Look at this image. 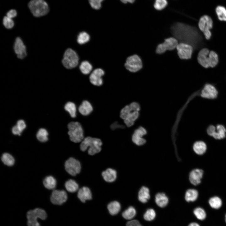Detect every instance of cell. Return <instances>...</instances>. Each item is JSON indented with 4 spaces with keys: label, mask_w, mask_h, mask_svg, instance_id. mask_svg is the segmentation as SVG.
<instances>
[{
    "label": "cell",
    "mask_w": 226,
    "mask_h": 226,
    "mask_svg": "<svg viewBox=\"0 0 226 226\" xmlns=\"http://www.w3.org/2000/svg\"><path fill=\"white\" fill-rule=\"evenodd\" d=\"M170 30L172 34L179 43H185L191 46L193 44L194 32L193 27L178 22L173 24Z\"/></svg>",
    "instance_id": "obj_1"
},
{
    "label": "cell",
    "mask_w": 226,
    "mask_h": 226,
    "mask_svg": "<svg viewBox=\"0 0 226 226\" xmlns=\"http://www.w3.org/2000/svg\"><path fill=\"white\" fill-rule=\"evenodd\" d=\"M197 60L198 63L203 67H214L218 62V57L214 51H209L207 48H204L199 51Z\"/></svg>",
    "instance_id": "obj_2"
},
{
    "label": "cell",
    "mask_w": 226,
    "mask_h": 226,
    "mask_svg": "<svg viewBox=\"0 0 226 226\" xmlns=\"http://www.w3.org/2000/svg\"><path fill=\"white\" fill-rule=\"evenodd\" d=\"M102 144L100 139L88 137L82 141L80 145V148L82 151H84L89 148L88 153L89 155H92L101 151Z\"/></svg>",
    "instance_id": "obj_3"
},
{
    "label": "cell",
    "mask_w": 226,
    "mask_h": 226,
    "mask_svg": "<svg viewBox=\"0 0 226 226\" xmlns=\"http://www.w3.org/2000/svg\"><path fill=\"white\" fill-rule=\"evenodd\" d=\"M27 226H41L38 220H46L47 218V214L43 209L36 208L30 210L26 213Z\"/></svg>",
    "instance_id": "obj_4"
},
{
    "label": "cell",
    "mask_w": 226,
    "mask_h": 226,
    "mask_svg": "<svg viewBox=\"0 0 226 226\" xmlns=\"http://www.w3.org/2000/svg\"><path fill=\"white\" fill-rule=\"evenodd\" d=\"M28 6L33 15L36 17L45 15L49 11L48 4L44 0H31Z\"/></svg>",
    "instance_id": "obj_5"
},
{
    "label": "cell",
    "mask_w": 226,
    "mask_h": 226,
    "mask_svg": "<svg viewBox=\"0 0 226 226\" xmlns=\"http://www.w3.org/2000/svg\"><path fill=\"white\" fill-rule=\"evenodd\" d=\"M68 134L72 142L79 143L83 139V132L82 126L78 122H71L68 125Z\"/></svg>",
    "instance_id": "obj_6"
},
{
    "label": "cell",
    "mask_w": 226,
    "mask_h": 226,
    "mask_svg": "<svg viewBox=\"0 0 226 226\" xmlns=\"http://www.w3.org/2000/svg\"><path fill=\"white\" fill-rule=\"evenodd\" d=\"M79 58L76 52L71 48L65 51L62 63L66 68L71 69L77 67L78 63Z\"/></svg>",
    "instance_id": "obj_7"
},
{
    "label": "cell",
    "mask_w": 226,
    "mask_h": 226,
    "mask_svg": "<svg viewBox=\"0 0 226 226\" xmlns=\"http://www.w3.org/2000/svg\"><path fill=\"white\" fill-rule=\"evenodd\" d=\"M213 21L209 16L204 15L200 19L198 24L200 30L203 33L205 38L209 40L211 38L212 34L210 30L213 27Z\"/></svg>",
    "instance_id": "obj_8"
},
{
    "label": "cell",
    "mask_w": 226,
    "mask_h": 226,
    "mask_svg": "<svg viewBox=\"0 0 226 226\" xmlns=\"http://www.w3.org/2000/svg\"><path fill=\"white\" fill-rule=\"evenodd\" d=\"M126 68L132 73H135L140 70L143 67L141 58L134 54L128 57L124 64Z\"/></svg>",
    "instance_id": "obj_9"
},
{
    "label": "cell",
    "mask_w": 226,
    "mask_h": 226,
    "mask_svg": "<svg viewBox=\"0 0 226 226\" xmlns=\"http://www.w3.org/2000/svg\"><path fill=\"white\" fill-rule=\"evenodd\" d=\"M179 42L174 37H170L164 39V41L158 44L156 49L157 54H161L166 51H172L176 48Z\"/></svg>",
    "instance_id": "obj_10"
},
{
    "label": "cell",
    "mask_w": 226,
    "mask_h": 226,
    "mask_svg": "<svg viewBox=\"0 0 226 226\" xmlns=\"http://www.w3.org/2000/svg\"><path fill=\"white\" fill-rule=\"evenodd\" d=\"M176 48L178 55L180 59L187 60L191 58L193 51V48L191 45L185 43H179Z\"/></svg>",
    "instance_id": "obj_11"
},
{
    "label": "cell",
    "mask_w": 226,
    "mask_h": 226,
    "mask_svg": "<svg viewBox=\"0 0 226 226\" xmlns=\"http://www.w3.org/2000/svg\"><path fill=\"white\" fill-rule=\"evenodd\" d=\"M65 169L67 172L72 176L79 173L81 169L80 162L73 158H70L65 162Z\"/></svg>",
    "instance_id": "obj_12"
},
{
    "label": "cell",
    "mask_w": 226,
    "mask_h": 226,
    "mask_svg": "<svg viewBox=\"0 0 226 226\" xmlns=\"http://www.w3.org/2000/svg\"><path fill=\"white\" fill-rule=\"evenodd\" d=\"M147 133L146 129L142 127H140L134 132L132 138V140L133 143L137 146H141L144 145L147 142L146 139L143 137Z\"/></svg>",
    "instance_id": "obj_13"
},
{
    "label": "cell",
    "mask_w": 226,
    "mask_h": 226,
    "mask_svg": "<svg viewBox=\"0 0 226 226\" xmlns=\"http://www.w3.org/2000/svg\"><path fill=\"white\" fill-rule=\"evenodd\" d=\"M67 198V195L64 190H54L52 193L51 201L56 205H61L65 202Z\"/></svg>",
    "instance_id": "obj_14"
},
{
    "label": "cell",
    "mask_w": 226,
    "mask_h": 226,
    "mask_svg": "<svg viewBox=\"0 0 226 226\" xmlns=\"http://www.w3.org/2000/svg\"><path fill=\"white\" fill-rule=\"evenodd\" d=\"M204 174L203 170L199 168L192 170L189 175V179L191 183L194 186L200 184L202 181Z\"/></svg>",
    "instance_id": "obj_15"
},
{
    "label": "cell",
    "mask_w": 226,
    "mask_h": 226,
    "mask_svg": "<svg viewBox=\"0 0 226 226\" xmlns=\"http://www.w3.org/2000/svg\"><path fill=\"white\" fill-rule=\"evenodd\" d=\"M218 94V91L214 86L207 84L202 90L201 95L203 98L213 99L217 97Z\"/></svg>",
    "instance_id": "obj_16"
},
{
    "label": "cell",
    "mask_w": 226,
    "mask_h": 226,
    "mask_svg": "<svg viewBox=\"0 0 226 226\" xmlns=\"http://www.w3.org/2000/svg\"><path fill=\"white\" fill-rule=\"evenodd\" d=\"M104 74V71L100 68L94 69L91 73L89 77L90 83L94 85H101L103 83L102 77Z\"/></svg>",
    "instance_id": "obj_17"
},
{
    "label": "cell",
    "mask_w": 226,
    "mask_h": 226,
    "mask_svg": "<svg viewBox=\"0 0 226 226\" xmlns=\"http://www.w3.org/2000/svg\"><path fill=\"white\" fill-rule=\"evenodd\" d=\"M14 49L17 57L20 59L24 58L26 56V47L19 37H17L15 40Z\"/></svg>",
    "instance_id": "obj_18"
},
{
    "label": "cell",
    "mask_w": 226,
    "mask_h": 226,
    "mask_svg": "<svg viewBox=\"0 0 226 226\" xmlns=\"http://www.w3.org/2000/svg\"><path fill=\"white\" fill-rule=\"evenodd\" d=\"M151 197L150 190L147 186H143L139 190L137 194V198L139 202L146 204Z\"/></svg>",
    "instance_id": "obj_19"
},
{
    "label": "cell",
    "mask_w": 226,
    "mask_h": 226,
    "mask_svg": "<svg viewBox=\"0 0 226 226\" xmlns=\"http://www.w3.org/2000/svg\"><path fill=\"white\" fill-rule=\"evenodd\" d=\"M154 201L155 204L158 207L161 208H164L168 204L169 199L165 193L159 192L155 195Z\"/></svg>",
    "instance_id": "obj_20"
},
{
    "label": "cell",
    "mask_w": 226,
    "mask_h": 226,
    "mask_svg": "<svg viewBox=\"0 0 226 226\" xmlns=\"http://www.w3.org/2000/svg\"><path fill=\"white\" fill-rule=\"evenodd\" d=\"M192 148L195 153L199 155L204 154L207 149L206 143L202 140L197 141L195 142L193 144Z\"/></svg>",
    "instance_id": "obj_21"
},
{
    "label": "cell",
    "mask_w": 226,
    "mask_h": 226,
    "mask_svg": "<svg viewBox=\"0 0 226 226\" xmlns=\"http://www.w3.org/2000/svg\"><path fill=\"white\" fill-rule=\"evenodd\" d=\"M78 197L83 202H84L87 200L92 199V195L90 190L87 187H83L80 189L78 192Z\"/></svg>",
    "instance_id": "obj_22"
},
{
    "label": "cell",
    "mask_w": 226,
    "mask_h": 226,
    "mask_svg": "<svg viewBox=\"0 0 226 226\" xmlns=\"http://www.w3.org/2000/svg\"><path fill=\"white\" fill-rule=\"evenodd\" d=\"M199 196L198 191L194 188H190L187 189L185 194V199L188 203L196 201Z\"/></svg>",
    "instance_id": "obj_23"
},
{
    "label": "cell",
    "mask_w": 226,
    "mask_h": 226,
    "mask_svg": "<svg viewBox=\"0 0 226 226\" xmlns=\"http://www.w3.org/2000/svg\"><path fill=\"white\" fill-rule=\"evenodd\" d=\"M138 111H134L131 109L124 120V122L127 126L130 127L133 125L134 121L138 118Z\"/></svg>",
    "instance_id": "obj_24"
},
{
    "label": "cell",
    "mask_w": 226,
    "mask_h": 226,
    "mask_svg": "<svg viewBox=\"0 0 226 226\" xmlns=\"http://www.w3.org/2000/svg\"><path fill=\"white\" fill-rule=\"evenodd\" d=\"M102 175L105 181L111 182L116 180L117 177V172L114 169L108 168L102 172Z\"/></svg>",
    "instance_id": "obj_25"
},
{
    "label": "cell",
    "mask_w": 226,
    "mask_h": 226,
    "mask_svg": "<svg viewBox=\"0 0 226 226\" xmlns=\"http://www.w3.org/2000/svg\"><path fill=\"white\" fill-rule=\"evenodd\" d=\"M79 112L82 115L87 116L93 110V107L90 103L88 101H83L78 108Z\"/></svg>",
    "instance_id": "obj_26"
},
{
    "label": "cell",
    "mask_w": 226,
    "mask_h": 226,
    "mask_svg": "<svg viewBox=\"0 0 226 226\" xmlns=\"http://www.w3.org/2000/svg\"><path fill=\"white\" fill-rule=\"evenodd\" d=\"M208 202L210 207L215 209L220 208L223 204L221 199L217 196L211 197L208 200Z\"/></svg>",
    "instance_id": "obj_27"
},
{
    "label": "cell",
    "mask_w": 226,
    "mask_h": 226,
    "mask_svg": "<svg viewBox=\"0 0 226 226\" xmlns=\"http://www.w3.org/2000/svg\"><path fill=\"white\" fill-rule=\"evenodd\" d=\"M121 208L120 203L116 201L110 202L107 206V208L109 212L112 215L117 214L120 211Z\"/></svg>",
    "instance_id": "obj_28"
},
{
    "label": "cell",
    "mask_w": 226,
    "mask_h": 226,
    "mask_svg": "<svg viewBox=\"0 0 226 226\" xmlns=\"http://www.w3.org/2000/svg\"><path fill=\"white\" fill-rule=\"evenodd\" d=\"M79 68L83 74L87 75L90 73L93 67L88 61H84L81 63L79 66Z\"/></svg>",
    "instance_id": "obj_29"
},
{
    "label": "cell",
    "mask_w": 226,
    "mask_h": 226,
    "mask_svg": "<svg viewBox=\"0 0 226 226\" xmlns=\"http://www.w3.org/2000/svg\"><path fill=\"white\" fill-rule=\"evenodd\" d=\"M43 182L45 187L50 190L54 189L56 185V180L53 177L51 176L45 178Z\"/></svg>",
    "instance_id": "obj_30"
},
{
    "label": "cell",
    "mask_w": 226,
    "mask_h": 226,
    "mask_svg": "<svg viewBox=\"0 0 226 226\" xmlns=\"http://www.w3.org/2000/svg\"><path fill=\"white\" fill-rule=\"evenodd\" d=\"M65 187L68 191L74 192L78 189L79 186L77 183L74 180L70 179L65 183Z\"/></svg>",
    "instance_id": "obj_31"
},
{
    "label": "cell",
    "mask_w": 226,
    "mask_h": 226,
    "mask_svg": "<svg viewBox=\"0 0 226 226\" xmlns=\"http://www.w3.org/2000/svg\"><path fill=\"white\" fill-rule=\"evenodd\" d=\"M136 213V211L135 208L131 206L123 212L122 216L126 219L131 220L134 217Z\"/></svg>",
    "instance_id": "obj_32"
},
{
    "label": "cell",
    "mask_w": 226,
    "mask_h": 226,
    "mask_svg": "<svg viewBox=\"0 0 226 226\" xmlns=\"http://www.w3.org/2000/svg\"><path fill=\"white\" fill-rule=\"evenodd\" d=\"M215 12L218 19L221 21H226V8L219 5L216 7Z\"/></svg>",
    "instance_id": "obj_33"
},
{
    "label": "cell",
    "mask_w": 226,
    "mask_h": 226,
    "mask_svg": "<svg viewBox=\"0 0 226 226\" xmlns=\"http://www.w3.org/2000/svg\"><path fill=\"white\" fill-rule=\"evenodd\" d=\"M90 36L87 32L83 31L79 33L77 36V42L80 45L84 44L90 40Z\"/></svg>",
    "instance_id": "obj_34"
},
{
    "label": "cell",
    "mask_w": 226,
    "mask_h": 226,
    "mask_svg": "<svg viewBox=\"0 0 226 226\" xmlns=\"http://www.w3.org/2000/svg\"><path fill=\"white\" fill-rule=\"evenodd\" d=\"M64 108L68 112L71 117L74 118L76 117V108L74 103L71 102H68L65 104Z\"/></svg>",
    "instance_id": "obj_35"
},
{
    "label": "cell",
    "mask_w": 226,
    "mask_h": 226,
    "mask_svg": "<svg viewBox=\"0 0 226 226\" xmlns=\"http://www.w3.org/2000/svg\"><path fill=\"white\" fill-rule=\"evenodd\" d=\"M1 160L5 164L8 166H12L14 163V159L13 157L8 153H5L3 154Z\"/></svg>",
    "instance_id": "obj_36"
},
{
    "label": "cell",
    "mask_w": 226,
    "mask_h": 226,
    "mask_svg": "<svg viewBox=\"0 0 226 226\" xmlns=\"http://www.w3.org/2000/svg\"><path fill=\"white\" fill-rule=\"evenodd\" d=\"M48 136V132L47 130L44 128H41L38 132L36 137L38 140L44 142L47 141Z\"/></svg>",
    "instance_id": "obj_37"
},
{
    "label": "cell",
    "mask_w": 226,
    "mask_h": 226,
    "mask_svg": "<svg viewBox=\"0 0 226 226\" xmlns=\"http://www.w3.org/2000/svg\"><path fill=\"white\" fill-rule=\"evenodd\" d=\"M194 213L196 218L200 220L204 219L206 217L205 210L202 207H197L195 208L193 211Z\"/></svg>",
    "instance_id": "obj_38"
},
{
    "label": "cell",
    "mask_w": 226,
    "mask_h": 226,
    "mask_svg": "<svg viewBox=\"0 0 226 226\" xmlns=\"http://www.w3.org/2000/svg\"><path fill=\"white\" fill-rule=\"evenodd\" d=\"M155 216L156 213L154 210L150 208L147 210L144 215L143 218L146 221H151L155 218Z\"/></svg>",
    "instance_id": "obj_39"
},
{
    "label": "cell",
    "mask_w": 226,
    "mask_h": 226,
    "mask_svg": "<svg viewBox=\"0 0 226 226\" xmlns=\"http://www.w3.org/2000/svg\"><path fill=\"white\" fill-rule=\"evenodd\" d=\"M167 4V0H155L154 7L156 9L161 10L165 8Z\"/></svg>",
    "instance_id": "obj_40"
},
{
    "label": "cell",
    "mask_w": 226,
    "mask_h": 226,
    "mask_svg": "<svg viewBox=\"0 0 226 226\" xmlns=\"http://www.w3.org/2000/svg\"><path fill=\"white\" fill-rule=\"evenodd\" d=\"M216 132L218 134L220 140L223 139L226 137V129L222 125H218L216 126Z\"/></svg>",
    "instance_id": "obj_41"
},
{
    "label": "cell",
    "mask_w": 226,
    "mask_h": 226,
    "mask_svg": "<svg viewBox=\"0 0 226 226\" xmlns=\"http://www.w3.org/2000/svg\"><path fill=\"white\" fill-rule=\"evenodd\" d=\"M3 24L5 27L8 29L12 28L14 25V22L12 19L7 16L4 17L3 19Z\"/></svg>",
    "instance_id": "obj_42"
},
{
    "label": "cell",
    "mask_w": 226,
    "mask_h": 226,
    "mask_svg": "<svg viewBox=\"0 0 226 226\" xmlns=\"http://www.w3.org/2000/svg\"><path fill=\"white\" fill-rule=\"evenodd\" d=\"M103 0H89V3L93 8L96 9H100L101 6V3Z\"/></svg>",
    "instance_id": "obj_43"
},
{
    "label": "cell",
    "mask_w": 226,
    "mask_h": 226,
    "mask_svg": "<svg viewBox=\"0 0 226 226\" xmlns=\"http://www.w3.org/2000/svg\"><path fill=\"white\" fill-rule=\"evenodd\" d=\"M126 226H142L139 222L136 220H132L127 222Z\"/></svg>",
    "instance_id": "obj_44"
},
{
    "label": "cell",
    "mask_w": 226,
    "mask_h": 226,
    "mask_svg": "<svg viewBox=\"0 0 226 226\" xmlns=\"http://www.w3.org/2000/svg\"><path fill=\"white\" fill-rule=\"evenodd\" d=\"M17 125L22 132L26 127L25 123L24 121L23 120L18 121H17Z\"/></svg>",
    "instance_id": "obj_45"
},
{
    "label": "cell",
    "mask_w": 226,
    "mask_h": 226,
    "mask_svg": "<svg viewBox=\"0 0 226 226\" xmlns=\"http://www.w3.org/2000/svg\"><path fill=\"white\" fill-rule=\"evenodd\" d=\"M216 131V127L213 125L209 126L207 130V134L210 137H211Z\"/></svg>",
    "instance_id": "obj_46"
},
{
    "label": "cell",
    "mask_w": 226,
    "mask_h": 226,
    "mask_svg": "<svg viewBox=\"0 0 226 226\" xmlns=\"http://www.w3.org/2000/svg\"><path fill=\"white\" fill-rule=\"evenodd\" d=\"M7 16L11 19L14 18L17 15V12L15 9H11L7 13Z\"/></svg>",
    "instance_id": "obj_47"
},
{
    "label": "cell",
    "mask_w": 226,
    "mask_h": 226,
    "mask_svg": "<svg viewBox=\"0 0 226 226\" xmlns=\"http://www.w3.org/2000/svg\"><path fill=\"white\" fill-rule=\"evenodd\" d=\"M12 132L14 135H20L22 132L18 127L17 125L14 126L12 128Z\"/></svg>",
    "instance_id": "obj_48"
},
{
    "label": "cell",
    "mask_w": 226,
    "mask_h": 226,
    "mask_svg": "<svg viewBox=\"0 0 226 226\" xmlns=\"http://www.w3.org/2000/svg\"><path fill=\"white\" fill-rule=\"evenodd\" d=\"M123 3H132L134 2L135 0H121Z\"/></svg>",
    "instance_id": "obj_49"
},
{
    "label": "cell",
    "mask_w": 226,
    "mask_h": 226,
    "mask_svg": "<svg viewBox=\"0 0 226 226\" xmlns=\"http://www.w3.org/2000/svg\"><path fill=\"white\" fill-rule=\"evenodd\" d=\"M188 226H200L199 225L196 223H192L189 224Z\"/></svg>",
    "instance_id": "obj_50"
},
{
    "label": "cell",
    "mask_w": 226,
    "mask_h": 226,
    "mask_svg": "<svg viewBox=\"0 0 226 226\" xmlns=\"http://www.w3.org/2000/svg\"><path fill=\"white\" fill-rule=\"evenodd\" d=\"M225 221H226V215H225Z\"/></svg>",
    "instance_id": "obj_51"
}]
</instances>
